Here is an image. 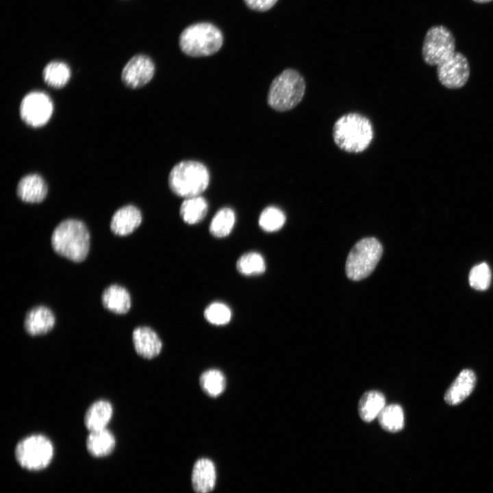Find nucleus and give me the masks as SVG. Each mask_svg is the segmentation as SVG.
Here are the masks:
<instances>
[{"instance_id":"nucleus-11","label":"nucleus","mask_w":493,"mask_h":493,"mask_svg":"<svg viewBox=\"0 0 493 493\" xmlns=\"http://www.w3.org/2000/svg\"><path fill=\"white\" fill-rule=\"evenodd\" d=\"M154 73L155 64L153 60L144 54H137L125 65L121 79L126 86L138 88L148 84L153 78Z\"/></svg>"},{"instance_id":"nucleus-1","label":"nucleus","mask_w":493,"mask_h":493,"mask_svg":"<svg viewBox=\"0 0 493 493\" xmlns=\"http://www.w3.org/2000/svg\"><path fill=\"white\" fill-rule=\"evenodd\" d=\"M332 136L335 144L341 150L359 153L366 150L371 144L374 137L373 126L366 116L349 112L336 120Z\"/></svg>"},{"instance_id":"nucleus-24","label":"nucleus","mask_w":493,"mask_h":493,"mask_svg":"<svg viewBox=\"0 0 493 493\" xmlns=\"http://www.w3.org/2000/svg\"><path fill=\"white\" fill-rule=\"evenodd\" d=\"M235 221L236 216L233 210L223 207L213 217L210 225V232L214 237H225L231 233Z\"/></svg>"},{"instance_id":"nucleus-21","label":"nucleus","mask_w":493,"mask_h":493,"mask_svg":"<svg viewBox=\"0 0 493 493\" xmlns=\"http://www.w3.org/2000/svg\"><path fill=\"white\" fill-rule=\"evenodd\" d=\"M385 406L384 395L377 390L365 392L358 403V413L364 422H371L379 416Z\"/></svg>"},{"instance_id":"nucleus-14","label":"nucleus","mask_w":493,"mask_h":493,"mask_svg":"<svg viewBox=\"0 0 493 493\" xmlns=\"http://www.w3.org/2000/svg\"><path fill=\"white\" fill-rule=\"evenodd\" d=\"M142 220L140 210L133 205H127L114 212L111 219L110 229L116 235L127 236L139 227Z\"/></svg>"},{"instance_id":"nucleus-3","label":"nucleus","mask_w":493,"mask_h":493,"mask_svg":"<svg viewBox=\"0 0 493 493\" xmlns=\"http://www.w3.org/2000/svg\"><path fill=\"white\" fill-rule=\"evenodd\" d=\"M305 89L302 75L295 69L286 68L272 81L268 92V104L277 112L291 110L302 101Z\"/></svg>"},{"instance_id":"nucleus-5","label":"nucleus","mask_w":493,"mask_h":493,"mask_svg":"<svg viewBox=\"0 0 493 493\" xmlns=\"http://www.w3.org/2000/svg\"><path fill=\"white\" fill-rule=\"evenodd\" d=\"M223 43L221 31L210 23H197L186 27L181 33L179 45L187 55L199 58L216 53Z\"/></svg>"},{"instance_id":"nucleus-20","label":"nucleus","mask_w":493,"mask_h":493,"mask_svg":"<svg viewBox=\"0 0 493 493\" xmlns=\"http://www.w3.org/2000/svg\"><path fill=\"white\" fill-rule=\"evenodd\" d=\"M86 445L88 453L96 457L110 455L116 446L114 434L107 428L89 431Z\"/></svg>"},{"instance_id":"nucleus-30","label":"nucleus","mask_w":493,"mask_h":493,"mask_svg":"<svg viewBox=\"0 0 493 493\" xmlns=\"http://www.w3.org/2000/svg\"><path fill=\"white\" fill-rule=\"evenodd\" d=\"M491 281V271L488 265L481 263L474 266L469 274V283L472 288L478 290L488 288Z\"/></svg>"},{"instance_id":"nucleus-28","label":"nucleus","mask_w":493,"mask_h":493,"mask_svg":"<svg viewBox=\"0 0 493 493\" xmlns=\"http://www.w3.org/2000/svg\"><path fill=\"white\" fill-rule=\"evenodd\" d=\"M286 216L279 208L270 206L266 207L259 217V225L266 231L273 232L280 229L284 225Z\"/></svg>"},{"instance_id":"nucleus-27","label":"nucleus","mask_w":493,"mask_h":493,"mask_svg":"<svg viewBox=\"0 0 493 493\" xmlns=\"http://www.w3.org/2000/svg\"><path fill=\"white\" fill-rule=\"evenodd\" d=\"M238 271L244 275H257L266 269L263 257L257 252H249L241 255L236 262Z\"/></svg>"},{"instance_id":"nucleus-18","label":"nucleus","mask_w":493,"mask_h":493,"mask_svg":"<svg viewBox=\"0 0 493 493\" xmlns=\"http://www.w3.org/2000/svg\"><path fill=\"white\" fill-rule=\"evenodd\" d=\"M476 383V376L470 369L460 372L444 395V401L451 405L462 402L473 390Z\"/></svg>"},{"instance_id":"nucleus-7","label":"nucleus","mask_w":493,"mask_h":493,"mask_svg":"<svg viewBox=\"0 0 493 493\" xmlns=\"http://www.w3.org/2000/svg\"><path fill=\"white\" fill-rule=\"evenodd\" d=\"M54 448L50 439L35 433L21 439L16 444L14 455L17 462L29 470H40L51 462Z\"/></svg>"},{"instance_id":"nucleus-31","label":"nucleus","mask_w":493,"mask_h":493,"mask_svg":"<svg viewBox=\"0 0 493 493\" xmlns=\"http://www.w3.org/2000/svg\"><path fill=\"white\" fill-rule=\"evenodd\" d=\"M244 1L251 10L264 12L270 9L277 0H244Z\"/></svg>"},{"instance_id":"nucleus-13","label":"nucleus","mask_w":493,"mask_h":493,"mask_svg":"<svg viewBox=\"0 0 493 493\" xmlns=\"http://www.w3.org/2000/svg\"><path fill=\"white\" fill-rule=\"evenodd\" d=\"M136 353L140 357L151 359L157 357L162 349V343L157 333L147 326L136 327L131 334Z\"/></svg>"},{"instance_id":"nucleus-15","label":"nucleus","mask_w":493,"mask_h":493,"mask_svg":"<svg viewBox=\"0 0 493 493\" xmlns=\"http://www.w3.org/2000/svg\"><path fill=\"white\" fill-rule=\"evenodd\" d=\"M48 187L45 179L38 174H29L22 177L16 187V194L23 201L29 203H41L46 198Z\"/></svg>"},{"instance_id":"nucleus-2","label":"nucleus","mask_w":493,"mask_h":493,"mask_svg":"<svg viewBox=\"0 0 493 493\" xmlns=\"http://www.w3.org/2000/svg\"><path fill=\"white\" fill-rule=\"evenodd\" d=\"M90 233L81 220L68 218L54 229L51 238L53 249L58 255L75 262H81L90 249Z\"/></svg>"},{"instance_id":"nucleus-23","label":"nucleus","mask_w":493,"mask_h":493,"mask_svg":"<svg viewBox=\"0 0 493 493\" xmlns=\"http://www.w3.org/2000/svg\"><path fill=\"white\" fill-rule=\"evenodd\" d=\"M71 73L64 62L52 61L47 64L42 72L43 79L51 87L60 88L69 81Z\"/></svg>"},{"instance_id":"nucleus-19","label":"nucleus","mask_w":493,"mask_h":493,"mask_svg":"<svg viewBox=\"0 0 493 493\" xmlns=\"http://www.w3.org/2000/svg\"><path fill=\"white\" fill-rule=\"evenodd\" d=\"M101 302L105 309L117 314L127 313L131 306L129 292L117 284H112L103 290Z\"/></svg>"},{"instance_id":"nucleus-26","label":"nucleus","mask_w":493,"mask_h":493,"mask_svg":"<svg viewBox=\"0 0 493 493\" xmlns=\"http://www.w3.org/2000/svg\"><path fill=\"white\" fill-rule=\"evenodd\" d=\"M200 385L205 394L212 397H216L224 392L226 379L223 373L219 370L210 369L201 375Z\"/></svg>"},{"instance_id":"nucleus-12","label":"nucleus","mask_w":493,"mask_h":493,"mask_svg":"<svg viewBox=\"0 0 493 493\" xmlns=\"http://www.w3.org/2000/svg\"><path fill=\"white\" fill-rule=\"evenodd\" d=\"M55 325L54 313L44 305L36 306L27 311L23 321L24 330L28 335L34 337L49 333Z\"/></svg>"},{"instance_id":"nucleus-6","label":"nucleus","mask_w":493,"mask_h":493,"mask_svg":"<svg viewBox=\"0 0 493 493\" xmlns=\"http://www.w3.org/2000/svg\"><path fill=\"white\" fill-rule=\"evenodd\" d=\"M383 253V247L375 238H366L357 242L350 251L345 270L349 279L359 281L369 276Z\"/></svg>"},{"instance_id":"nucleus-17","label":"nucleus","mask_w":493,"mask_h":493,"mask_svg":"<svg viewBox=\"0 0 493 493\" xmlns=\"http://www.w3.org/2000/svg\"><path fill=\"white\" fill-rule=\"evenodd\" d=\"M216 479V468L212 461L201 458L195 462L192 473V483L197 493L211 492L215 486Z\"/></svg>"},{"instance_id":"nucleus-9","label":"nucleus","mask_w":493,"mask_h":493,"mask_svg":"<svg viewBox=\"0 0 493 493\" xmlns=\"http://www.w3.org/2000/svg\"><path fill=\"white\" fill-rule=\"evenodd\" d=\"M53 103L45 92L33 91L27 94L20 105V115L28 125L38 127L45 125L52 116Z\"/></svg>"},{"instance_id":"nucleus-25","label":"nucleus","mask_w":493,"mask_h":493,"mask_svg":"<svg viewBox=\"0 0 493 493\" xmlns=\"http://www.w3.org/2000/svg\"><path fill=\"white\" fill-rule=\"evenodd\" d=\"M381 428L388 432H398L404 427V413L396 404L385 406L378 416Z\"/></svg>"},{"instance_id":"nucleus-16","label":"nucleus","mask_w":493,"mask_h":493,"mask_svg":"<svg viewBox=\"0 0 493 493\" xmlns=\"http://www.w3.org/2000/svg\"><path fill=\"white\" fill-rule=\"evenodd\" d=\"M112 404L107 400L99 399L93 402L86 409L84 424L89 431L107 428L113 416Z\"/></svg>"},{"instance_id":"nucleus-22","label":"nucleus","mask_w":493,"mask_h":493,"mask_svg":"<svg viewBox=\"0 0 493 493\" xmlns=\"http://www.w3.org/2000/svg\"><path fill=\"white\" fill-rule=\"evenodd\" d=\"M208 205L201 196L186 198L180 206L179 214L183 220L194 225L201 222L206 216Z\"/></svg>"},{"instance_id":"nucleus-8","label":"nucleus","mask_w":493,"mask_h":493,"mask_svg":"<svg viewBox=\"0 0 493 493\" xmlns=\"http://www.w3.org/2000/svg\"><path fill=\"white\" fill-rule=\"evenodd\" d=\"M455 41L451 32L444 26L431 27L426 33L422 55L426 64L437 66L455 51Z\"/></svg>"},{"instance_id":"nucleus-10","label":"nucleus","mask_w":493,"mask_h":493,"mask_svg":"<svg viewBox=\"0 0 493 493\" xmlns=\"http://www.w3.org/2000/svg\"><path fill=\"white\" fill-rule=\"evenodd\" d=\"M440 82L449 89L463 87L470 76L469 63L464 55L455 51L451 56L437 65Z\"/></svg>"},{"instance_id":"nucleus-32","label":"nucleus","mask_w":493,"mask_h":493,"mask_svg":"<svg viewBox=\"0 0 493 493\" xmlns=\"http://www.w3.org/2000/svg\"><path fill=\"white\" fill-rule=\"evenodd\" d=\"M473 1L477 3H487V2H490L492 0H473Z\"/></svg>"},{"instance_id":"nucleus-29","label":"nucleus","mask_w":493,"mask_h":493,"mask_svg":"<svg viewBox=\"0 0 493 493\" xmlns=\"http://www.w3.org/2000/svg\"><path fill=\"white\" fill-rule=\"evenodd\" d=\"M205 319L215 325L227 324L231 318L230 308L223 303L214 302L209 305L204 311Z\"/></svg>"},{"instance_id":"nucleus-4","label":"nucleus","mask_w":493,"mask_h":493,"mask_svg":"<svg viewBox=\"0 0 493 493\" xmlns=\"http://www.w3.org/2000/svg\"><path fill=\"white\" fill-rule=\"evenodd\" d=\"M210 183V173L205 164L196 160L176 164L168 176L170 189L176 195L189 198L200 196Z\"/></svg>"}]
</instances>
